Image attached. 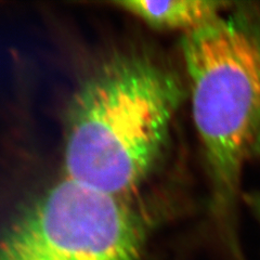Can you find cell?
<instances>
[{"mask_svg": "<svg viewBox=\"0 0 260 260\" xmlns=\"http://www.w3.org/2000/svg\"><path fill=\"white\" fill-rule=\"evenodd\" d=\"M185 93L176 73L149 55L108 60L72 100L65 178L127 199L157 165Z\"/></svg>", "mask_w": 260, "mask_h": 260, "instance_id": "cell-1", "label": "cell"}, {"mask_svg": "<svg viewBox=\"0 0 260 260\" xmlns=\"http://www.w3.org/2000/svg\"><path fill=\"white\" fill-rule=\"evenodd\" d=\"M235 6L181 40L194 125L219 208L237 199L260 135V7Z\"/></svg>", "mask_w": 260, "mask_h": 260, "instance_id": "cell-2", "label": "cell"}, {"mask_svg": "<svg viewBox=\"0 0 260 260\" xmlns=\"http://www.w3.org/2000/svg\"><path fill=\"white\" fill-rule=\"evenodd\" d=\"M146 224L126 198L65 178L0 232V260H140Z\"/></svg>", "mask_w": 260, "mask_h": 260, "instance_id": "cell-3", "label": "cell"}, {"mask_svg": "<svg viewBox=\"0 0 260 260\" xmlns=\"http://www.w3.org/2000/svg\"><path fill=\"white\" fill-rule=\"evenodd\" d=\"M115 4L120 9L136 15L150 26L160 29L183 30L184 34L213 22L235 5L208 0H126Z\"/></svg>", "mask_w": 260, "mask_h": 260, "instance_id": "cell-4", "label": "cell"}, {"mask_svg": "<svg viewBox=\"0 0 260 260\" xmlns=\"http://www.w3.org/2000/svg\"><path fill=\"white\" fill-rule=\"evenodd\" d=\"M245 200L249 204V206L253 208L256 216L259 218V220H260V192L247 194L245 197Z\"/></svg>", "mask_w": 260, "mask_h": 260, "instance_id": "cell-5", "label": "cell"}, {"mask_svg": "<svg viewBox=\"0 0 260 260\" xmlns=\"http://www.w3.org/2000/svg\"><path fill=\"white\" fill-rule=\"evenodd\" d=\"M253 153H255L256 155H258V156L260 157V135H259L258 138H257V141H256V143H255Z\"/></svg>", "mask_w": 260, "mask_h": 260, "instance_id": "cell-6", "label": "cell"}]
</instances>
